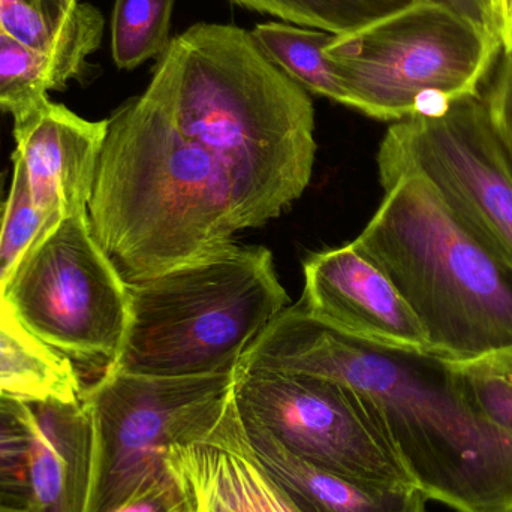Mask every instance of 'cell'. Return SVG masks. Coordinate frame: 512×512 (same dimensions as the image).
Instances as JSON below:
<instances>
[{
	"label": "cell",
	"instance_id": "6da1fadb",
	"mask_svg": "<svg viewBox=\"0 0 512 512\" xmlns=\"http://www.w3.org/2000/svg\"><path fill=\"white\" fill-rule=\"evenodd\" d=\"M240 366L324 376L351 391L427 499L457 512L512 508V436L463 396L448 361L351 336L301 304L283 310Z\"/></svg>",
	"mask_w": 512,
	"mask_h": 512
},
{
	"label": "cell",
	"instance_id": "7a4b0ae2",
	"mask_svg": "<svg viewBox=\"0 0 512 512\" xmlns=\"http://www.w3.org/2000/svg\"><path fill=\"white\" fill-rule=\"evenodd\" d=\"M149 86L224 174L240 230L279 218L306 191L316 155L312 101L252 32L194 24L171 39Z\"/></svg>",
	"mask_w": 512,
	"mask_h": 512
},
{
	"label": "cell",
	"instance_id": "3957f363",
	"mask_svg": "<svg viewBox=\"0 0 512 512\" xmlns=\"http://www.w3.org/2000/svg\"><path fill=\"white\" fill-rule=\"evenodd\" d=\"M87 213L126 282L212 254L240 231L224 174L150 86L108 119Z\"/></svg>",
	"mask_w": 512,
	"mask_h": 512
},
{
	"label": "cell",
	"instance_id": "277c9868",
	"mask_svg": "<svg viewBox=\"0 0 512 512\" xmlns=\"http://www.w3.org/2000/svg\"><path fill=\"white\" fill-rule=\"evenodd\" d=\"M354 246L393 282L433 354L469 361L512 351V270L418 176L385 186Z\"/></svg>",
	"mask_w": 512,
	"mask_h": 512
},
{
	"label": "cell",
	"instance_id": "5b68a950",
	"mask_svg": "<svg viewBox=\"0 0 512 512\" xmlns=\"http://www.w3.org/2000/svg\"><path fill=\"white\" fill-rule=\"evenodd\" d=\"M126 286L128 331L108 367L137 375L236 372L288 303L271 252L234 242Z\"/></svg>",
	"mask_w": 512,
	"mask_h": 512
},
{
	"label": "cell",
	"instance_id": "8992f818",
	"mask_svg": "<svg viewBox=\"0 0 512 512\" xmlns=\"http://www.w3.org/2000/svg\"><path fill=\"white\" fill-rule=\"evenodd\" d=\"M496 33L445 6L418 2L324 50L354 110L384 122L439 113L478 86L501 51Z\"/></svg>",
	"mask_w": 512,
	"mask_h": 512
},
{
	"label": "cell",
	"instance_id": "52a82bcc",
	"mask_svg": "<svg viewBox=\"0 0 512 512\" xmlns=\"http://www.w3.org/2000/svg\"><path fill=\"white\" fill-rule=\"evenodd\" d=\"M236 372L137 375L108 367L81 399L95 438L89 511L116 512L167 468V454L212 435L233 402Z\"/></svg>",
	"mask_w": 512,
	"mask_h": 512
},
{
	"label": "cell",
	"instance_id": "ba28073f",
	"mask_svg": "<svg viewBox=\"0 0 512 512\" xmlns=\"http://www.w3.org/2000/svg\"><path fill=\"white\" fill-rule=\"evenodd\" d=\"M18 321L69 360L114 363L129 325L126 280L89 213L65 216L27 252L3 289Z\"/></svg>",
	"mask_w": 512,
	"mask_h": 512
},
{
	"label": "cell",
	"instance_id": "9c48e42d",
	"mask_svg": "<svg viewBox=\"0 0 512 512\" xmlns=\"http://www.w3.org/2000/svg\"><path fill=\"white\" fill-rule=\"evenodd\" d=\"M382 188L426 180L460 224L512 270V174L480 95L390 126L378 152Z\"/></svg>",
	"mask_w": 512,
	"mask_h": 512
},
{
	"label": "cell",
	"instance_id": "30bf717a",
	"mask_svg": "<svg viewBox=\"0 0 512 512\" xmlns=\"http://www.w3.org/2000/svg\"><path fill=\"white\" fill-rule=\"evenodd\" d=\"M233 399L240 415L315 468L363 486H415L360 400L331 379L239 366Z\"/></svg>",
	"mask_w": 512,
	"mask_h": 512
},
{
	"label": "cell",
	"instance_id": "8fae6325",
	"mask_svg": "<svg viewBox=\"0 0 512 512\" xmlns=\"http://www.w3.org/2000/svg\"><path fill=\"white\" fill-rule=\"evenodd\" d=\"M303 270L300 304L312 318L361 339L433 354L396 286L354 243L310 256Z\"/></svg>",
	"mask_w": 512,
	"mask_h": 512
},
{
	"label": "cell",
	"instance_id": "7c38bea8",
	"mask_svg": "<svg viewBox=\"0 0 512 512\" xmlns=\"http://www.w3.org/2000/svg\"><path fill=\"white\" fill-rule=\"evenodd\" d=\"M107 128L108 119H83L48 96L14 117L12 159L48 221L89 209Z\"/></svg>",
	"mask_w": 512,
	"mask_h": 512
},
{
	"label": "cell",
	"instance_id": "4fadbf2b",
	"mask_svg": "<svg viewBox=\"0 0 512 512\" xmlns=\"http://www.w3.org/2000/svg\"><path fill=\"white\" fill-rule=\"evenodd\" d=\"M167 465L192 512H300L252 456L234 399L209 438L174 447Z\"/></svg>",
	"mask_w": 512,
	"mask_h": 512
},
{
	"label": "cell",
	"instance_id": "5bb4252c",
	"mask_svg": "<svg viewBox=\"0 0 512 512\" xmlns=\"http://www.w3.org/2000/svg\"><path fill=\"white\" fill-rule=\"evenodd\" d=\"M26 403L33 424L29 512L89 511L95 438L83 399Z\"/></svg>",
	"mask_w": 512,
	"mask_h": 512
},
{
	"label": "cell",
	"instance_id": "9a60e30c",
	"mask_svg": "<svg viewBox=\"0 0 512 512\" xmlns=\"http://www.w3.org/2000/svg\"><path fill=\"white\" fill-rule=\"evenodd\" d=\"M237 412V411H236ZM252 456L300 512H429L418 487H370L315 468L237 412Z\"/></svg>",
	"mask_w": 512,
	"mask_h": 512
},
{
	"label": "cell",
	"instance_id": "2e32d148",
	"mask_svg": "<svg viewBox=\"0 0 512 512\" xmlns=\"http://www.w3.org/2000/svg\"><path fill=\"white\" fill-rule=\"evenodd\" d=\"M81 393L72 361L36 339L0 295V394L23 402H71Z\"/></svg>",
	"mask_w": 512,
	"mask_h": 512
},
{
	"label": "cell",
	"instance_id": "e0dca14e",
	"mask_svg": "<svg viewBox=\"0 0 512 512\" xmlns=\"http://www.w3.org/2000/svg\"><path fill=\"white\" fill-rule=\"evenodd\" d=\"M95 51L80 45L42 53L0 32V110L20 116L47 98L48 90L62 89L86 74L87 59Z\"/></svg>",
	"mask_w": 512,
	"mask_h": 512
},
{
	"label": "cell",
	"instance_id": "ac0fdd59",
	"mask_svg": "<svg viewBox=\"0 0 512 512\" xmlns=\"http://www.w3.org/2000/svg\"><path fill=\"white\" fill-rule=\"evenodd\" d=\"M0 32L42 53L80 45L98 50L104 17L89 3L65 11L32 0H0Z\"/></svg>",
	"mask_w": 512,
	"mask_h": 512
},
{
	"label": "cell",
	"instance_id": "d6986e66",
	"mask_svg": "<svg viewBox=\"0 0 512 512\" xmlns=\"http://www.w3.org/2000/svg\"><path fill=\"white\" fill-rule=\"evenodd\" d=\"M252 35L265 56L306 92L354 108L324 54L336 35L289 23L258 24Z\"/></svg>",
	"mask_w": 512,
	"mask_h": 512
},
{
	"label": "cell",
	"instance_id": "ffe728a7",
	"mask_svg": "<svg viewBox=\"0 0 512 512\" xmlns=\"http://www.w3.org/2000/svg\"><path fill=\"white\" fill-rule=\"evenodd\" d=\"M259 14L331 35H348L423 0H231Z\"/></svg>",
	"mask_w": 512,
	"mask_h": 512
},
{
	"label": "cell",
	"instance_id": "44dd1931",
	"mask_svg": "<svg viewBox=\"0 0 512 512\" xmlns=\"http://www.w3.org/2000/svg\"><path fill=\"white\" fill-rule=\"evenodd\" d=\"M176 0H116L111 18V53L117 68L131 71L170 45Z\"/></svg>",
	"mask_w": 512,
	"mask_h": 512
},
{
	"label": "cell",
	"instance_id": "7402d4cb",
	"mask_svg": "<svg viewBox=\"0 0 512 512\" xmlns=\"http://www.w3.org/2000/svg\"><path fill=\"white\" fill-rule=\"evenodd\" d=\"M448 366L469 405L512 436V351L469 361H448Z\"/></svg>",
	"mask_w": 512,
	"mask_h": 512
},
{
	"label": "cell",
	"instance_id": "603a6c76",
	"mask_svg": "<svg viewBox=\"0 0 512 512\" xmlns=\"http://www.w3.org/2000/svg\"><path fill=\"white\" fill-rule=\"evenodd\" d=\"M32 441L27 403L0 394V512H29L27 462Z\"/></svg>",
	"mask_w": 512,
	"mask_h": 512
},
{
	"label": "cell",
	"instance_id": "cb8c5ba5",
	"mask_svg": "<svg viewBox=\"0 0 512 512\" xmlns=\"http://www.w3.org/2000/svg\"><path fill=\"white\" fill-rule=\"evenodd\" d=\"M54 224L33 203L23 170L14 164L0 225V295L27 252Z\"/></svg>",
	"mask_w": 512,
	"mask_h": 512
},
{
	"label": "cell",
	"instance_id": "d4e9b609",
	"mask_svg": "<svg viewBox=\"0 0 512 512\" xmlns=\"http://www.w3.org/2000/svg\"><path fill=\"white\" fill-rule=\"evenodd\" d=\"M116 512H192L188 498L170 468L147 481L140 492Z\"/></svg>",
	"mask_w": 512,
	"mask_h": 512
},
{
	"label": "cell",
	"instance_id": "484cf974",
	"mask_svg": "<svg viewBox=\"0 0 512 512\" xmlns=\"http://www.w3.org/2000/svg\"><path fill=\"white\" fill-rule=\"evenodd\" d=\"M484 101L512 174V53L505 54L495 83Z\"/></svg>",
	"mask_w": 512,
	"mask_h": 512
},
{
	"label": "cell",
	"instance_id": "4316f807",
	"mask_svg": "<svg viewBox=\"0 0 512 512\" xmlns=\"http://www.w3.org/2000/svg\"><path fill=\"white\" fill-rule=\"evenodd\" d=\"M423 2L445 6V8L469 18L478 26L498 35L495 18H493L492 12H490L489 6L484 0H423Z\"/></svg>",
	"mask_w": 512,
	"mask_h": 512
},
{
	"label": "cell",
	"instance_id": "83f0119b",
	"mask_svg": "<svg viewBox=\"0 0 512 512\" xmlns=\"http://www.w3.org/2000/svg\"><path fill=\"white\" fill-rule=\"evenodd\" d=\"M499 39L505 54L512 53V0H504L501 26H499Z\"/></svg>",
	"mask_w": 512,
	"mask_h": 512
},
{
	"label": "cell",
	"instance_id": "f1b7e54d",
	"mask_svg": "<svg viewBox=\"0 0 512 512\" xmlns=\"http://www.w3.org/2000/svg\"><path fill=\"white\" fill-rule=\"evenodd\" d=\"M489 6L490 12H492L493 18H495L496 30H498L499 36V26H501V18H502V9H504V0H484Z\"/></svg>",
	"mask_w": 512,
	"mask_h": 512
},
{
	"label": "cell",
	"instance_id": "f546056e",
	"mask_svg": "<svg viewBox=\"0 0 512 512\" xmlns=\"http://www.w3.org/2000/svg\"><path fill=\"white\" fill-rule=\"evenodd\" d=\"M5 176L0 174V225H2L3 213H5L6 197L3 195V188H5Z\"/></svg>",
	"mask_w": 512,
	"mask_h": 512
},
{
	"label": "cell",
	"instance_id": "4dcf8cb0",
	"mask_svg": "<svg viewBox=\"0 0 512 512\" xmlns=\"http://www.w3.org/2000/svg\"><path fill=\"white\" fill-rule=\"evenodd\" d=\"M60 5H62L63 9H66V11H71L72 8H74L75 5H77V0H59Z\"/></svg>",
	"mask_w": 512,
	"mask_h": 512
},
{
	"label": "cell",
	"instance_id": "1f68e13d",
	"mask_svg": "<svg viewBox=\"0 0 512 512\" xmlns=\"http://www.w3.org/2000/svg\"><path fill=\"white\" fill-rule=\"evenodd\" d=\"M32 2L42 3V5H59L60 8H62V5H60L59 0H32Z\"/></svg>",
	"mask_w": 512,
	"mask_h": 512
}]
</instances>
